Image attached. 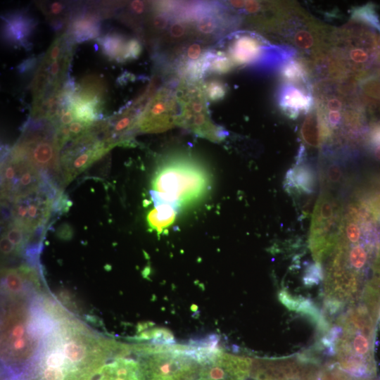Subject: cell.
Segmentation results:
<instances>
[{
  "label": "cell",
  "mask_w": 380,
  "mask_h": 380,
  "mask_svg": "<svg viewBox=\"0 0 380 380\" xmlns=\"http://www.w3.org/2000/svg\"><path fill=\"white\" fill-rule=\"evenodd\" d=\"M331 149L324 151L322 159L319 177L321 184L324 186V189H331L341 186L345 179V167L343 158Z\"/></svg>",
  "instance_id": "ac0fdd59"
},
{
  "label": "cell",
  "mask_w": 380,
  "mask_h": 380,
  "mask_svg": "<svg viewBox=\"0 0 380 380\" xmlns=\"http://www.w3.org/2000/svg\"><path fill=\"white\" fill-rule=\"evenodd\" d=\"M142 51V44L137 38H129L127 46V61L137 59Z\"/></svg>",
  "instance_id": "836d02e7"
},
{
  "label": "cell",
  "mask_w": 380,
  "mask_h": 380,
  "mask_svg": "<svg viewBox=\"0 0 380 380\" xmlns=\"http://www.w3.org/2000/svg\"><path fill=\"white\" fill-rule=\"evenodd\" d=\"M37 63L36 58H29L25 61L22 64L19 65V72L21 73L26 72L30 70H32Z\"/></svg>",
  "instance_id": "74e56055"
},
{
  "label": "cell",
  "mask_w": 380,
  "mask_h": 380,
  "mask_svg": "<svg viewBox=\"0 0 380 380\" xmlns=\"http://www.w3.org/2000/svg\"><path fill=\"white\" fill-rule=\"evenodd\" d=\"M190 24L178 20H172L168 27V34L169 37L172 39H179L184 36L189 32Z\"/></svg>",
  "instance_id": "d6a6232c"
},
{
  "label": "cell",
  "mask_w": 380,
  "mask_h": 380,
  "mask_svg": "<svg viewBox=\"0 0 380 380\" xmlns=\"http://www.w3.org/2000/svg\"><path fill=\"white\" fill-rule=\"evenodd\" d=\"M179 209L167 203H154V208L147 215V222L151 229L160 234L175 221Z\"/></svg>",
  "instance_id": "7402d4cb"
},
{
  "label": "cell",
  "mask_w": 380,
  "mask_h": 380,
  "mask_svg": "<svg viewBox=\"0 0 380 380\" xmlns=\"http://www.w3.org/2000/svg\"><path fill=\"white\" fill-rule=\"evenodd\" d=\"M51 179L53 178L15 156L11 150H4L1 163V203H10L40 189Z\"/></svg>",
  "instance_id": "9c48e42d"
},
{
  "label": "cell",
  "mask_w": 380,
  "mask_h": 380,
  "mask_svg": "<svg viewBox=\"0 0 380 380\" xmlns=\"http://www.w3.org/2000/svg\"><path fill=\"white\" fill-rule=\"evenodd\" d=\"M129 38L118 32H110L99 39L103 53L119 63L127 61V46Z\"/></svg>",
  "instance_id": "44dd1931"
},
{
  "label": "cell",
  "mask_w": 380,
  "mask_h": 380,
  "mask_svg": "<svg viewBox=\"0 0 380 380\" xmlns=\"http://www.w3.org/2000/svg\"><path fill=\"white\" fill-rule=\"evenodd\" d=\"M300 134L305 144L312 148H318L322 144L320 125L315 108L306 115Z\"/></svg>",
  "instance_id": "cb8c5ba5"
},
{
  "label": "cell",
  "mask_w": 380,
  "mask_h": 380,
  "mask_svg": "<svg viewBox=\"0 0 380 380\" xmlns=\"http://www.w3.org/2000/svg\"><path fill=\"white\" fill-rule=\"evenodd\" d=\"M102 14L100 9L93 6L73 8L65 32L70 41L72 43L83 42L98 37Z\"/></svg>",
  "instance_id": "5bb4252c"
},
{
  "label": "cell",
  "mask_w": 380,
  "mask_h": 380,
  "mask_svg": "<svg viewBox=\"0 0 380 380\" xmlns=\"http://www.w3.org/2000/svg\"><path fill=\"white\" fill-rule=\"evenodd\" d=\"M64 195L53 179L10 203H1L4 223L12 221L32 235L42 234Z\"/></svg>",
  "instance_id": "277c9868"
},
{
  "label": "cell",
  "mask_w": 380,
  "mask_h": 380,
  "mask_svg": "<svg viewBox=\"0 0 380 380\" xmlns=\"http://www.w3.org/2000/svg\"><path fill=\"white\" fill-rule=\"evenodd\" d=\"M315 172L305 161L296 163L286 173L284 188L289 194L311 196L315 191Z\"/></svg>",
  "instance_id": "2e32d148"
},
{
  "label": "cell",
  "mask_w": 380,
  "mask_h": 380,
  "mask_svg": "<svg viewBox=\"0 0 380 380\" xmlns=\"http://www.w3.org/2000/svg\"><path fill=\"white\" fill-rule=\"evenodd\" d=\"M276 97L280 110L291 120L307 115L315 108L314 89L300 85L283 82Z\"/></svg>",
  "instance_id": "4fadbf2b"
},
{
  "label": "cell",
  "mask_w": 380,
  "mask_h": 380,
  "mask_svg": "<svg viewBox=\"0 0 380 380\" xmlns=\"http://www.w3.org/2000/svg\"><path fill=\"white\" fill-rule=\"evenodd\" d=\"M172 18L167 13L154 10L150 18V25L155 32H160L168 29Z\"/></svg>",
  "instance_id": "4dcf8cb0"
},
{
  "label": "cell",
  "mask_w": 380,
  "mask_h": 380,
  "mask_svg": "<svg viewBox=\"0 0 380 380\" xmlns=\"http://www.w3.org/2000/svg\"><path fill=\"white\" fill-rule=\"evenodd\" d=\"M214 47L223 52L235 68H247L258 73L279 71L298 53L289 45L273 44L260 34L248 30L229 33Z\"/></svg>",
  "instance_id": "7a4b0ae2"
},
{
  "label": "cell",
  "mask_w": 380,
  "mask_h": 380,
  "mask_svg": "<svg viewBox=\"0 0 380 380\" xmlns=\"http://www.w3.org/2000/svg\"><path fill=\"white\" fill-rule=\"evenodd\" d=\"M359 82L360 90L365 96L369 99L380 100L379 75H367Z\"/></svg>",
  "instance_id": "f546056e"
},
{
  "label": "cell",
  "mask_w": 380,
  "mask_h": 380,
  "mask_svg": "<svg viewBox=\"0 0 380 380\" xmlns=\"http://www.w3.org/2000/svg\"><path fill=\"white\" fill-rule=\"evenodd\" d=\"M3 234L15 246L17 251L23 248L33 236L21 226L12 221L4 223Z\"/></svg>",
  "instance_id": "4316f807"
},
{
  "label": "cell",
  "mask_w": 380,
  "mask_h": 380,
  "mask_svg": "<svg viewBox=\"0 0 380 380\" xmlns=\"http://www.w3.org/2000/svg\"><path fill=\"white\" fill-rule=\"evenodd\" d=\"M203 87L207 99L213 102L222 100L228 92L227 85L218 80L203 82Z\"/></svg>",
  "instance_id": "f1b7e54d"
},
{
  "label": "cell",
  "mask_w": 380,
  "mask_h": 380,
  "mask_svg": "<svg viewBox=\"0 0 380 380\" xmlns=\"http://www.w3.org/2000/svg\"><path fill=\"white\" fill-rule=\"evenodd\" d=\"M267 30L281 36L311 64L328 50L332 33L293 4H279Z\"/></svg>",
  "instance_id": "3957f363"
},
{
  "label": "cell",
  "mask_w": 380,
  "mask_h": 380,
  "mask_svg": "<svg viewBox=\"0 0 380 380\" xmlns=\"http://www.w3.org/2000/svg\"><path fill=\"white\" fill-rule=\"evenodd\" d=\"M104 127V122H95L87 133L72 140L63 151L60 168L64 184H68L114 147L104 138L98 137L99 133L103 132Z\"/></svg>",
  "instance_id": "ba28073f"
},
{
  "label": "cell",
  "mask_w": 380,
  "mask_h": 380,
  "mask_svg": "<svg viewBox=\"0 0 380 380\" xmlns=\"http://www.w3.org/2000/svg\"><path fill=\"white\" fill-rule=\"evenodd\" d=\"M279 298L289 309L308 317L321 334H325L330 329L324 314L310 300L293 296L286 291L279 292Z\"/></svg>",
  "instance_id": "e0dca14e"
},
{
  "label": "cell",
  "mask_w": 380,
  "mask_h": 380,
  "mask_svg": "<svg viewBox=\"0 0 380 380\" xmlns=\"http://www.w3.org/2000/svg\"><path fill=\"white\" fill-rule=\"evenodd\" d=\"M96 380H140L139 365L131 360H120L100 369Z\"/></svg>",
  "instance_id": "ffe728a7"
},
{
  "label": "cell",
  "mask_w": 380,
  "mask_h": 380,
  "mask_svg": "<svg viewBox=\"0 0 380 380\" xmlns=\"http://www.w3.org/2000/svg\"><path fill=\"white\" fill-rule=\"evenodd\" d=\"M251 357L221 351L213 360L205 362L201 380H246Z\"/></svg>",
  "instance_id": "7c38bea8"
},
{
  "label": "cell",
  "mask_w": 380,
  "mask_h": 380,
  "mask_svg": "<svg viewBox=\"0 0 380 380\" xmlns=\"http://www.w3.org/2000/svg\"><path fill=\"white\" fill-rule=\"evenodd\" d=\"M351 19L363 25L371 27L380 32V20L376 6L372 3L355 7L351 10Z\"/></svg>",
  "instance_id": "484cf974"
},
{
  "label": "cell",
  "mask_w": 380,
  "mask_h": 380,
  "mask_svg": "<svg viewBox=\"0 0 380 380\" xmlns=\"http://www.w3.org/2000/svg\"><path fill=\"white\" fill-rule=\"evenodd\" d=\"M151 184L150 194L154 203H167L179 209L206 194L210 178L199 163L188 157L176 156L158 167Z\"/></svg>",
  "instance_id": "6da1fadb"
},
{
  "label": "cell",
  "mask_w": 380,
  "mask_h": 380,
  "mask_svg": "<svg viewBox=\"0 0 380 380\" xmlns=\"http://www.w3.org/2000/svg\"><path fill=\"white\" fill-rule=\"evenodd\" d=\"M323 276L322 265L316 262L308 267L303 280L305 284H316L322 279Z\"/></svg>",
  "instance_id": "1f68e13d"
},
{
  "label": "cell",
  "mask_w": 380,
  "mask_h": 380,
  "mask_svg": "<svg viewBox=\"0 0 380 380\" xmlns=\"http://www.w3.org/2000/svg\"><path fill=\"white\" fill-rule=\"evenodd\" d=\"M324 365L314 354L280 358L251 357L247 380H323Z\"/></svg>",
  "instance_id": "8992f818"
},
{
  "label": "cell",
  "mask_w": 380,
  "mask_h": 380,
  "mask_svg": "<svg viewBox=\"0 0 380 380\" xmlns=\"http://www.w3.org/2000/svg\"><path fill=\"white\" fill-rule=\"evenodd\" d=\"M205 60L207 75H224L236 69L227 56L214 46L208 49Z\"/></svg>",
  "instance_id": "d4e9b609"
},
{
  "label": "cell",
  "mask_w": 380,
  "mask_h": 380,
  "mask_svg": "<svg viewBox=\"0 0 380 380\" xmlns=\"http://www.w3.org/2000/svg\"><path fill=\"white\" fill-rule=\"evenodd\" d=\"M379 75L380 76V65H379Z\"/></svg>",
  "instance_id": "ab89813d"
},
{
  "label": "cell",
  "mask_w": 380,
  "mask_h": 380,
  "mask_svg": "<svg viewBox=\"0 0 380 380\" xmlns=\"http://www.w3.org/2000/svg\"><path fill=\"white\" fill-rule=\"evenodd\" d=\"M173 86L160 88L146 104L137 125L144 133L163 132L177 125L179 106Z\"/></svg>",
  "instance_id": "8fae6325"
},
{
  "label": "cell",
  "mask_w": 380,
  "mask_h": 380,
  "mask_svg": "<svg viewBox=\"0 0 380 380\" xmlns=\"http://www.w3.org/2000/svg\"><path fill=\"white\" fill-rule=\"evenodd\" d=\"M373 146H374V149H373L374 155L376 158V159L380 160V145H375Z\"/></svg>",
  "instance_id": "f35d334b"
},
{
  "label": "cell",
  "mask_w": 380,
  "mask_h": 380,
  "mask_svg": "<svg viewBox=\"0 0 380 380\" xmlns=\"http://www.w3.org/2000/svg\"><path fill=\"white\" fill-rule=\"evenodd\" d=\"M3 36L9 44L27 47L36 20L23 11H13L2 16Z\"/></svg>",
  "instance_id": "9a60e30c"
},
{
  "label": "cell",
  "mask_w": 380,
  "mask_h": 380,
  "mask_svg": "<svg viewBox=\"0 0 380 380\" xmlns=\"http://www.w3.org/2000/svg\"><path fill=\"white\" fill-rule=\"evenodd\" d=\"M309 63L302 58L293 57L287 61L279 70L283 82L314 89L310 80Z\"/></svg>",
  "instance_id": "d6986e66"
},
{
  "label": "cell",
  "mask_w": 380,
  "mask_h": 380,
  "mask_svg": "<svg viewBox=\"0 0 380 380\" xmlns=\"http://www.w3.org/2000/svg\"><path fill=\"white\" fill-rule=\"evenodd\" d=\"M153 348L151 353L142 355L138 363L140 380H182L198 361L189 353L187 345H158Z\"/></svg>",
  "instance_id": "30bf717a"
},
{
  "label": "cell",
  "mask_w": 380,
  "mask_h": 380,
  "mask_svg": "<svg viewBox=\"0 0 380 380\" xmlns=\"http://www.w3.org/2000/svg\"><path fill=\"white\" fill-rule=\"evenodd\" d=\"M343 216V208L329 190L322 189L315 203L309 235V247L322 265L334 249Z\"/></svg>",
  "instance_id": "52a82bcc"
},
{
  "label": "cell",
  "mask_w": 380,
  "mask_h": 380,
  "mask_svg": "<svg viewBox=\"0 0 380 380\" xmlns=\"http://www.w3.org/2000/svg\"><path fill=\"white\" fill-rule=\"evenodd\" d=\"M16 250L15 246L7 239V237L2 234L1 238V251L4 255H10Z\"/></svg>",
  "instance_id": "d590c367"
},
{
  "label": "cell",
  "mask_w": 380,
  "mask_h": 380,
  "mask_svg": "<svg viewBox=\"0 0 380 380\" xmlns=\"http://www.w3.org/2000/svg\"><path fill=\"white\" fill-rule=\"evenodd\" d=\"M128 11L133 16H141L147 10V4L142 1H132L128 6Z\"/></svg>",
  "instance_id": "e575fe53"
},
{
  "label": "cell",
  "mask_w": 380,
  "mask_h": 380,
  "mask_svg": "<svg viewBox=\"0 0 380 380\" xmlns=\"http://www.w3.org/2000/svg\"><path fill=\"white\" fill-rule=\"evenodd\" d=\"M370 141L372 146L380 145V124L376 125L372 129Z\"/></svg>",
  "instance_id": "8d00e7d4"
},
{
  "label": "cell",
  "mask_w": 380,
  "mask_h": 380,
  "mask_svg": "<svg viewBox=\"0 0 380 380\" xmlns=\"http://www.w3.org/2000/svg\"><path fill=\"white\" fill-rule=\"evenodd\" d=\"M39 8L47 20L56 31H60L65 25H68L72 10L70 4L62 1L41 3Z\"/></svg>",
  "instance_id": "603a6c76"
},
{
  "label": "cell",
  "mask_w": 380,
  "mask_h": 380,
  "mask_svg": "<svg viewBox=\"0 0 380 380\" xmlns=\"http://www.w3.org/2000/svg\"><path fill=\"white\" fill-rule=\"evenodd\" d=\"M61 148L56 125L51 122L30 123L11 151L51 177L61 174Z\"/></svg>",
  "instance_id": "5b68a950"
},
{
  "label": "cell",
  "mask_w": 380,
  "mask_h": 380,
  "mask_svg": "<svg viewBox=\"0 0 380 380\" xmlns=\"http://www.w3.org/2000/svg\"><path fill=\"white\" fill-rule=\"evenodd\" d=\"M3 286L13 295H19L25 290L23 273L17 270H6L3 272Z\"/></svg>",
  "instance_id": "83f0119b"
}]
</instances>
